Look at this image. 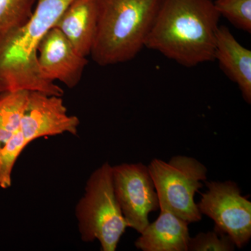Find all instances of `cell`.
Listing matches in <instances>:
<instances>
[{"mask_svg": "<svg viewBox=\"0 0 251 251\" xmlns=\"http://www.w3.org/2000/svg\"><path fill=\"white\" fill-rule=\"evenodd\" d=\"M75 216L84 242L98 240L102 251H116L128 227L115 196L112 166L108 162L90 175L75 207Z\"/></svg>", "mask_w": 251, "mask_h": 251, "instance_id": "4", "label": "cell"}, {"mask_svg": "<svg viewBox=\"0 0 251 251\" xmlns=\"http://www.w3.org/2000/svg\"><path fill=\"white\" fill-rule=\"evenodd\" d=\"M29 93L17 90L0 94V150L19 127Z\"/></svg>", "mask_w": 251, "mask_h": 251, "instance_id": "13", "label": "cell"}, {"mask_svg": "<svg viewBox=\"0 0 251 251\" xmlns=\"http://www.w3.org/2000/svg\"><path fill=\"white\" fill-rule=\"evenodd\" d=\"M37 0H0V34L31 17Z\"/></svg>", "mask_w": 251, "mask_h": 251, "instance_id": "14", "label": "cell"}, {"mask_svg": "<svg viewBox=\"0 0 251 251\" xmlns=\"http://www.w3.org/2000/svg\"><path fill=\"white\" fill-rule=\"evenodd\" d=\"M148 169L158 196L159 208H165L188 224L199 222L202 214L195 195L206 181L207 169L196 158L175 156L168 162L154 158Z\"/></svg>", "mask_w": 251, "mask_h": 251, "instance_id": "5", "label": "cell"}, {"mask_svg": "<svg viewBox=\"0 0 251 251\" xmlns=\"http://www.w3.org/2000/svg\"><path fill=\"white\" fill-rule=\"evenodd\" d=\"M161 0H97V26L90 55L100 67L134 59L145 48Z\"/></svg>", "mask_w": 251, "mask_h": 251, "instance_id": "3", "label": "cell"}, {"mask_svg": "<svg viewBox=\"0 0 251 251\" xmlns=\"http://www.w3.org/2000/svg\"><path fill=\"white\" fill-rule=\"evenodd\" d=\"M74 0H37L31 17L0 34V94L17 90L63 97L64 90L43 76L38 50Z\"/></svg>", "mask_w": 251, "mask_h": 251, "instance_id": "2", "label": "cell"}, {"mask_svg": "<svg viewBox=\"0 0 251 251\" xmlns=\"http://www.w3.org/2000/svg\"><path fill=\"white\" fill-rule=\"evenodd\" d=\"M207 190L197 204L201 214L210 218L214 228L227 234L242 249L251 238V202L232 181H206Z\"/></svg>", "mask_w": 251, "mask_h": 251, "instance_id": "6", "label": "cell"}, {"mask_svg": "<svg viewBox=\"0 0 251 251\" xmlns=\"http://www.w3.org/2000/svg\"><path fill=\"white\" fill-rule=\"evenodd\" d=\"M220 18L212 0H161L145 48L185 67L212 62Z\"/></svg>", "mask_w": 251, "mask_h": 251, "instance_id": "1", "label": "cell"}, {"mask_svg": "<svg viewBox=\"0 0 251 251\" xmlns=\"http://www.w3.org/2000/svg\"><path fill=\"white\" fill-rule=\"evenodd\" d=\"M214 4L220 16L237 29L251 34V0H215Z\"/></svg>", "mask_w": 251, "mask_h": 251, "instance_id": "15", "label": "cell"}, {"mask_svg": "<svg viewBox=\"0 0 251 251\" xmlns=\"http://www.w3.org/2000/svg\"><path fill=\"white\" fill-rule=\"evenodd\" d=\"M214 60L229 80L237 84L244 100L251 104V51L226 26L219 25L216 32Z\"/></svg>", "mask_w": 251, "mask_h": 251, "instance_id": "10", "label": "cell"}, {"mask_svg": "<svg viewBox=\"0 0 251 251\" xmlns=\"http://www.w3.org/2000/svg\"><path fill=\"white\" fill-rule=\"evenodd\" d=\"M97 0H74L54 27L59 29L78 53L90 55L97 26Z\"/></svg>", "mask_w": 251, "mask_h": 251, "instance_id": "12", "label": "cell"}, {"mask_svg": "<svg viewBox=\"0 0 251 251\" xmlns=\"http://www.w3.org/2000/svg\"><path fill=\"white\" fill-rule=\"evenodd\" d=\"M38 64L46 80L59 81L72 89L80 82L88 60L77 52L62 31L53 27L39 45Z\"/></svg>", "mask_w": 251, "mask_h": 251, "instance_id": "9", "label": "cell"}, {"mask_svg": "<svg viewBox=\"0 0 251 251\" xmlns=\"http://www.w3.org/2000/svg\"><path fill=\"white\" fill-rule=\"evenodd\" d=\"M112 181L117 202L128 227L141 233L150 224V213L159 208L148 166L141 163L112 166Z\"/></svg>", "mask_w": 251, "mask_h": 251, "instance_id": "7", "label": "cell"}, {"mask_svg": "<svg viewBox=\"0 0 251 251\" xmlns=\"http://www.w3.org/2000/svg\"><path fill=\"white\" fill-rule=\"evenodd\" d=\"M160 209L156 221L135 241V247L143 251H188L189 224L165 208Z\"/></svg>", "mask_w": 251, "mask_h": 251, "instance_id": "11", "label": "cell"}, {"mask_svg": "<svg viewBox=\"0 0 251 251\" xmlns=\"http://www.w3.org/2000/svg\"><path fill=\"white\" fill-rule=\"evenodd\" d=\"M235 247L227 234L214 228V231L201 232L190 238L188 251H232Z\"/></svg>", "mask_w": 251, "mask_h": 251, "instance_id": "16", "label": "cell"}, {"mask_svg": "<svg viewBox=\"0 0 251 251\" xmlns=\"http://www.w3.org/2000/svg\"><path fill=\"white\" fill-rule=\"evenodd\" d=\"M80 120L68 114L62 97L30 92L16 131L28 145L39 138L64 133L76 135Z\"/></svg>", "mask_w": 251, "mask_h": 251, "instance_id": "8", "label": "cell"}]
</instances>
